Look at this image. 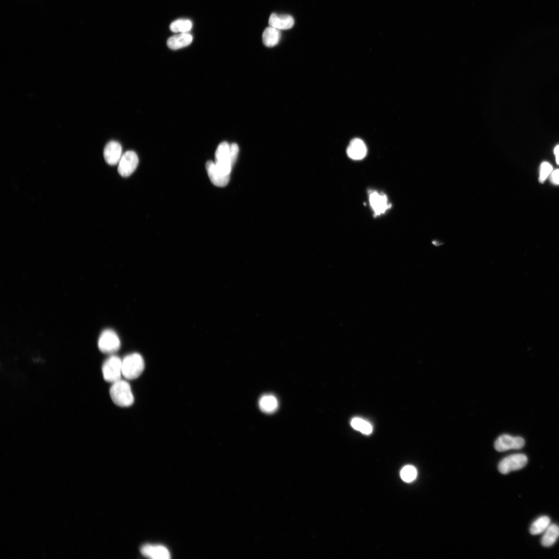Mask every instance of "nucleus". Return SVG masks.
Returning a JSON list of instances; mask_svg holds the SVG:
<instances>
[{
  "label": "nucleus",
  "instance_id": "nucleus-1",
  "mask_svg": "<svg viewBox=\"0 0 559 559\" xmlns=\"http://www.w3.org/2000/svg\"><path fill=\"white\" fill-rule=\"evenodd\" d=\"M109 393L112 400L121 407H128L134 402L131 386L125 380H120L113 383Z\"/></svg>",
  "mask_w": 559,
  "mask_h": 559
},
{
  "label": "nucleus",
  "instance_id": "nucleus-2",
  "mask_svg": "<svg viewBox=\"0 0 559 559\" xmlns=\"http://www.w3.org/2000/svg\"><path fill=\"white\" fill-rule=\"evenodd\" d=\"M123 375L128 380L138 378L145 368V362L138 353L129 354L123 360Z\"/></svg>",
  "mask_w": 559,
  "mask_h": 559
},
{
  "label": "nucleus",
  "instance_id": "nucleus-3",
  "mask_svg": "<svg viewBox=\"0 0 559 559\" xmlns=\"http://www.w3.org/2000/svg\"><path fill=\"white\" fill-rule=\"evenodd\" d=\"M235 164L231 155L230 145L224 141L218 147L216 152L215 164L224 175L230 176L232 166Z\"/></svg>",
  "mask_w": 559,
  "mask_h": 559
},
{
  "label": "nucleus",
  "instance_id": "nucleus-4",
  "mask_svg": "<svg viewBox=\"0 0 559 559\" xmlns=\"http://www.w3.org/2000/svg\"><path fill=\"white\" fill-rule=\"evenodd\" d=\"M123 360L116 356H111L104 362L102 373L104 380L108 382L114 383L121 380L123 375Z\"/></svg>",
  "mask_w": 559,
  "mask_h": 559
},
{
  "label": "nucleus",
  "instance_id": "nucleus-5",
  "mask_svg": "<svg viewBox=\"0 0 559 559\" xmlns=\"http://www.w3.org/2000/svg\"><path fill=\"white\" fill-rule=\"evenodd\" d=\"M527 463V457L523 454L512 455L505 457L498 465V469L503 474H507L512 471L519 470L524 467Z\"/></svg>",
  "mask_w": 559,
  "mask_h": 559
},
{
  "label": "nucleus",
  "instance_id": "nucleus-6",
  "mask_svg": "<svg viewBox=\"0 0 559 559\" xmlns=\"http://www.w3.org/2000/svg\"><path fill=\"white\" fill-rule=\"evenodd\" d=\"M120 344L118 335L110 329H107L101 333L98 341L99 350L106 354H113L117 352L120 349Z\"/></svg>",
  "mask_w": 559,
  "mask_h": 559
},
{
  "label": "nucleus",
  "instance_id": "nucleus-7",
  "mask_svg": "<svg viewBox=\"0 0 559 559\" xmlns=\"http://www.w3.org/2000/svg\"><path fill=\"white\" fill-rule=\"evenodd\" d=\"M139 159L137 154L133 151H128L122 156L119 161L118 170L122 177H127L133 173L138 165Z\"/></svg>",
  "mask_w": 559,
  "mask_h": 559
},
{
  "label": "nucleus",
  "instance_id": "nucleus-8",
  "mask_svg": "<svg viewBox=\"0 0 559 559\" xmlns=\"http://www.w3.org/2000/svg\"><path fill=\"white\" fill-rule=\"evenodd\" d=\"M525 444L524 439L521 436H513L503 434L498 437L494 442V448L498 452H505L510 450H520Z\"/></svg>",
  "mask_w": 559,
  "mask_h": 559
},
{
  "label": "nucleus",
  "instance_id": "nucleus-9",
  "mask_svg": "<svg viewBox=\"0 0 559 559\" xmlns=\"http://www.w3.org/2000/svg\"><path fill=\"white\" fill-rule=\"evenodd\" d=\"M369 201L375 216L384 214L391 208L387 196L383 193L372 191L369 194Z\"/></svg>",
  "mask_w": 559,
  "mask_h": 559
},
{
  "label": "nucleus",
  "instance_id": "nucleus-10",
  "mask_svg": "<svg viewBox=\"0 0 559 559\" xmlns=\"http://www.w3.org/2000/svg\"><path fill=\"white\" fill-rule=\"evenodd\" d=\"M121 145L118 142L110 141L107 144L104 150V158L107 164L110 165L119 164L122 157Z\"/></svg>",
  "mask_w": 559,
  "mask_h": 559
},
{
  "label": "nucleus",
  "instance_id": "nucleus-11",
  "mask_svg": "<svg viewBox=\"0 0 559 559\" xmlns=\"http://www.w3.org/2000/svg\"><path fill=\"white\" fill-rule=\"evenodd\" d=\"M206 167L209 179L213 185L219 187H224L229 184L230 176L223 174L217 168L215 162L208 161Z\"/></svg>",
  "mask_w": 559,
  "mask_h": 559
},
{
  "label": "nucleus",
  "instance_id": "nucleus-12",
  "mask_svg": "<svg viewBox=\"0 0 559 559\" xmlns=\"http://www.w3.org/2000/svg\"><path fill=\"white\" fill-rule=\"evenodd\" d=\"M142 555L146 557L155 559H168L170 554L167 548L161 545L146 544L142 546Z\"/></svg>",
  "mask_w": 559,
  "mask_h": 559
},
{
  "label": "nucleus",
  "instance_id": "nucleus-13",
  "mask_svg": "<svg viewBox=\"0 0 559 559\" xmlns=\"http://www.w3.org/2000/svg\"><path fill=\"white\" fill-rule=\"evenodd\" d=\"M367 154V148L364 142L359 138L353 139L347 149L349 158L354 160L363 159Z\"/></svg>",
  "mask_w": 559,
  "mask_h": 559
},
{
  "label": "nucleus",
  "instance_id": "nucleus-14",
  "mask_svg": "<svg viewBox=\"0 0 559 559\" xmlns=\"http://www.w3.org/2000/svg\"><path fill=\"white\" fill-rule=\"evenodd\" d=\"M294 23L293 17L289 15L273 13L269 19V26L279 30L290 29L294 26Z\"/></svg>",
  "mask_w": 559,
  "mask_h": 559
},
{
  "label": "nucleus",
  "instance_id": "nucleus-15",
  "mask_svg": "<svg viewBox=\"0 0 559 559\" xmlns=\"http://www.w3.org/2000/svg\"><path fill=\"white\" fill-rule=\"evenodd\" d=\"M193 41V36L188 33H183L170 37L167 42L168 47L172 50L186 47Z\"/></svg>",
  "mask_w": 559,
  "mask_h": 559
},
{
  "label": "nucleus",
  "instance_id": "nucleus-16",
  "mask_svg": "<svg viewBox=\"0 0 559 559\" xmlns=\"http://www.w3.org/2000/svg\"><path fill=\"white\" fill-rule=\"evenodd\" d=\"M280 30L272 27H269L264 30L262 35L264 45L268 47L276 46L281 38Z\"/></svg>",
  "mask_w": 559,
  "mask_h": 559
},
{
  "label": "nucleus",
  "instance_id": "nucleus-17",
  "mask_svg": "<svg viewBox=\"0 0 559 559\" xmlns=\"http://www.w3.org/2000/svg\"><path fill=\"white\" fill-rule=\"evenodd\" d=\"M559 537V526L555 524L548 527L542 537L541 543L544 547L552 546Z\"/></svg>",
  "mask_w": 559,
  "mask_h": 559
},
{
  "label": "nucleus",
  "instance_id": "nucleus-18",
  "mask_svg": "<svg viewBox=\"0 0 559 559\" xmlns=\"http://www.w3.org/2000/svg\"><path fill=\"white\" fill-rule=\"evenodd\" d=\"M259 406L263 412L272 413L278 409V400L272 395H264L260 400Z\"/></svg>",
  "mask_w": 559,
  "mask_h": 559
},
{
  "label": "nucleus",
  "instance_id": "nucleus-19",
  "mask_svg": "<svg viewBox=\"0 0 559 559\" xmlns=\"http://www.w3.org/2000/svg\"><path fill=\"white\" fill-rule=\"evenodd\" d=\"M551 525L550 518L542 516L535 521L531 525L530 532L532 535H538L545 532Z\"/></svg>",
  "mask_w": 559,
  "mask_h": 559
},
{
  "label": "nucleus",
  "instance_id": "nucleus-20",
  "mask_svg": "<svg viewBox=\"0 0 559 559\" xmlns=\"http://www.w3.org/2000/svg\"><path fill=\"white\" fill-rule=\"evenodd\" d=\"M192 26L191 20L181 19L172 22L170 26V29L174 33H188L191 30Z\"/></svg>",
  "mask_w": 559,
  "mask_h": 559
},
{
  "label": "nucleus",
  "instance_id": "nucleus-21",
  "mask_svg": "<svg viewBox=\"0 0 559 559\" xmlns=\"http://www.w3.org/2000/svg\"><path fill=\"white\" fill-rule=\"evenodd\" d=\"M352 427L365 434H370L372 433L373 428L372 425L366 421L360 418H354L351 422Z\"/></svg>",
  "mask_w": 559,
  "mask_h": 559
},
{
  "label": "nucleus",
  "instance_id": "nucleus-22",
  "mask_svg": "<svg viewBox=\"0 0 559 559\" xmlns=\"http://www.w3.org/2000/svg\"><path fill=\"white\" fill-rule=\"evenodd\" d=\"M417 475H418V471L414 466L410 465L403 467L400 472L401 478L406 483H411L414 481Z\"/></svg>",
  "mask_w": 559,
  "mask_h": 559
},
{
  "label": "nucleus",
  "instance_id": "nucleus-23",
  "mask_svg": "<svg viewBox=\"0 0 559 559\" xmlns=\"http://www.w3.org/2000/svg\"><path fill=\"white\" fill-rule=\"evenodd\" d=\"M553 171L552 166L547 162H544L541 165L540 181L543 182Z\"/></svg>",
  "mask_w": 559,
  "mask_h": 559
},
{
  "label": "nucleus",
  "instance_id": "nucleus-24",
  "mask_svg": "<svg viewBox=\"0 0 559 559\" xmlns=\"http://www.w3.org/2000/svg\"><path fill=\"white\" fill-rule=\"evenodd\" d=\"M551 180L554 184L559 185V169L555 170L552 172Z\"/></svg>",
  "mask_w": 559,
  "mask_h": 559
},
{
  "label": "nucleus",
  "instance_id": "nucleus-25",
  "mask_svg": "<svg viewBox=\"0 0 559 559\" xmlns=\"http://www.w3.org/2000/svg\"><path fill=\"white\" fill-rule=\"evenodd\" d=\"M554 152H555V156L556 157V161H557V164L558 165H559V145H558L557 146H556V147L555 149Z\"/></svg>",
  "mask_w": 559,
  "mask_h": 559
}]
</instances>
